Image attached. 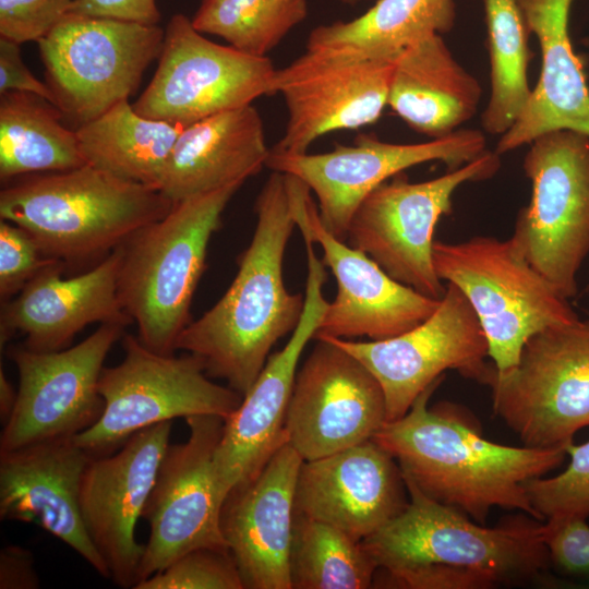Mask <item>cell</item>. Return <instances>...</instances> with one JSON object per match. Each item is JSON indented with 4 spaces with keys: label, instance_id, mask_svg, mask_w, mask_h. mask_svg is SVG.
Segmentation results:
<instances>
[{
    "label": "cell",
    "instance_id": "1",
    "mask_svg": "<svg viewBox=\"0 0 589 589\" xmlns=\"http://www.w3.org/2000/svg\"><path fill=\"white\" fill-rule=\"evenodd\" d=\"M404 480L406 507L362 541L383 576L373 587L490 589L539 580L551 565L542 520L522 513L485 527Z\"/></svg>",
    "mask_w": 589,
    "mask_h": 589
},
{
    "label": "cell",
    "instance_id": "2",
    "mask_svg": "<svg viewBox=\"0 0 589 589\" xmlns=\"http://www.w3.org/2000/svg\"><path fill=\"white\" fill-rule=\"evenodd\" d=\"M443 380L423 390L404 417L386 421L372 440L422 493L479 524H485L494 507L538 519L527 483L560 467L567 456L565 447L494 443L453 406L429 408Z\"/></svg>",
    "mask_w": 589,
    "mask_h": 589
},
{
    "label": "cell",
    "instance_id": "3",
    "mask_svg": "<svg viewBox=\"0 0 589 589\" xmlns=\"http://www.w3.org/2000/svg\"><path fill=\"white\" fill-rule=\"evenodd\" d=\"M256 226L239 255L238 272L223 297L179 335L175 349L204 364L243 396L263 370L271 349L297 327L304 294L287 290L283 262L296 223L285 175L273 171L255 202Z\"/></svg>",
    "mask_w": 589,
    "mask_h": 589
},
{
    "label": "cell",
    "instance_id": "4",
    "mask_svg": "<svg viewBox=\"0 0 589 589\" xmlns=\"http://www.w3.org/2000/svg\"><path fill=\"white\" fill-rule=\"evenodd\" d=\"M173 203L159 190L93 167L31 177L0 192V217L24 229L47 257L105 259Z\"/></svg>",
    "mask_w": 589,
    "mask_h": 589
},
{
    "label": "cell",
    "instance_id": "5",
    "mask_svg": "<svg viewBox=\"0 0 589 589\" xmlns=\"http://www.w3.org/2000/svg\"><path fill=\"white\" fill-rule=\"evenodd\" d=\"M237 182L173 203L171 209L121 244L118 298L149 349L173 353L191 322L190 308L206 268L207 247L220 227Z\"/></svg>",
    "mask_w": 589,
    "mask_h": 589
},
{
    "label": "cell",
    "instance_id": "6",
    "mask_svg": "<svg viewBox=\"0 0 589 589\" xmlns=\"http://www.w3.org/2000/svg\"><path fill=\"white\" fill-rule=\"evenodd\" d=\"M433 264L440 279L457 286L471 304L497 372L512 370L538 332L579 318L568 299L531 266L510 238L435 240Z\"/></svg>",
    "mask_w": 589,
    "mask_h": 589
},
{
    "label": "cell",
    "instance_id": "7",
    "mask_svg": "<svg viewBox=\"0 0 589 589\" xmlns=\"http://www.w3.org/2000/svg\"><path fill=\"white\" fill-rule=\"evenodd\" d=\"M122 347L123 360L100 374V417L73 436L92 456L111 454L134 433L160 422L193 416L226 419L242 400L228 385L212 382L202 360L189 352L158 353L132 334L123 335Z\"/></svg>",
    "mask_w": 589,
    "mask_h": 589
},
{
    "label": "cell",
    "instance_id": "8",
    "mask_svg": "<svg viewBox=\"0 0 589 589\" xmlns=\"http://www.w3.org/2000/svg\"><path fill=\"white\" fill-rule=\"evenodd\" d=\"M522 168L531 197L510 239L525 259L568 300L589 254V135L543 133L529 143Z\"/></svg>",
    "mask_w": 589,
    "mask_h": 589
},
{
    "label": "cell",
    "instance_id": "9",
    "mask_svg": "<svg viewBox=\"0 0 589 589\" xmlns=\"http://www.w3.org/2000/svg\"><path fill=\"white\" fill-rule=\"evenodd\" d=\"M484 384L495 414L525 446L565 447L589 426V318L538 332L512 370L493 364Z\"/></svg>",
    "mask_w": 589,
    "mask_h": 589
},
{
    "label": "cell",
    "instance_id": "10",
    "mask_svg": "<svg viewBox=\"0 0 589 589\" xmlns=\"http://www.w3.org/2000/svg\"><path fill=\"white\" fill-rule=\"evenodd\" d=\"M500 155L485 151L447 173L410 182L402 172L371 191L358 205L347 229L349 245L369 255L395 280L441 300L446 286L433 264L434 232L453 212V196L467 182L492 178Z\"/></svg>",
    "mask_w": 589,
    "mask_h": 589
},
{
    "label": "cell",
    "instance_id": "11",
    "mask_svg": "<svg viewBox=\"0 0 589 589\" xmlns=\"http://www.w3.org/2000/svg\"><path fill=\"white\" fill-rule=\"evenodd\" d=\"M164 38L159 25L69 12L37 41L55 105L81 125L129 100Z\"/></svg>",
    "mask_w": 589,
    "mask_h": 589
},
{
    "label": "cell",
    "instance_id": "12",
    "mask_svg": "<svg viewBox=\"0 0 589 589\" xmlns=\"http://www.w3.org/2000/svg\"><path fill=\"white\" fill-rule=\"evenodd\" d=\"M268 57L207 39L182 13L172 15L153 79L133 105L143 117L188 127L272 95Z\"/></svg>",
    "mask_w": 589,
    "mask_h": 589
},
{
    "label": "cell",
    "instance_id": "13",
    "mask_svg": "<svg viewBox=\"0 0 589 589\" xmlns=\"http://www.w3.org/2000/svg\"><path fill=\"white\" fill-rule=\"evenodd\" d=\"M324 339L347 350L375 376L385 396L387 421L404 417L446 370L484 384L493 366L485 362L489 345L471 304L450 283L436 310L402 334L368 341Z\"/></svg>",
    "mask_w": 589,
    "mask_h": 589
},
{
    "label": "cell",
    "instance_id": "14",
    "mask_svg": "<svg viewBox=\"0 0 589 589\" xmlns=\"http://www.w3.org/2000/svg\"><path fill=\"white\" fill-rule=\"evenodd\" d=\"M124 328L100 324L77 345L57 351L11 347L8 357L16 365L19 387L1 432L0 452L73 437L93 425L104 407L98 392L104 362Z\"/></svg>",
    "mask_w": 589,
    "mask_h": 589
},
{
    "label": "cell",
    "instance_id": "15",
    "mask_svg": "<svg viewBox=\"0 0 589 589\" xmlns=\"http://www.w3.org/2000/svg\"><path fill=\"white\" fill-rule=\"evenodd\" d=\"M284 175L296 227L303 240L321 247L322 261L337 283L315 339H387L416 327L436 310L440 300L395 280L369 255L329 232L309 187Z\"/></svg>",
    "mask_w": 589,
    "mask_h": 589
},
{
    "label": "cell",
    "instance_id": "16",
    "mask_svg": "<svg viewBox=\"0 0 589 589\" xmlns=\"http://www.w3.org/2000/svg\"><path fill=\"white\" fill-rule=\"evenodd\" d=\"M486 151L485 137L472 129L423 143L397 144L361 134L352 145L310 154L271 149L265 166L304 182L317 199L323 226L340 240L347 237L352 214L376 187L407 168L440 160L455 170Z\"/></svg>",
    "mask_w": 589,
    "mask_h": 589
},
{
    "label": "cell",
    "instance_id": "17",
    "mask_svg": "<svg viewBox=\"0 0 589 589\" xmlns=\"http://www.w3.org/2000/svg\"><path fill=\"white\" fill-rule=\"evenodd\" d=\"M224 420L218 416L189 417L188 440L168 445L142 515L148 521L149 537L136 584L190 551L229 550L220 527L225 497L214 472Z\"/></svg>",
    "mask_w": 589,
    "mask_h": 589
},
{
    "label": "cell",
    "instance_id": "18",
    "mask_svg": "<svg viewBox=\"0 0 589 589\" xmlns=\"http://www.w3.org/2000/svg\"><path fill=\"white\" fill-rule=\"evenodd\" d=\"M308 277L304 308L285 347L268 357L239 407L224 420L214 454V472L223 496L254 478L286 442V417L300 357L314 338L327 301L323 294L325 265L305 241Z\"/></svg>",
    "mask_w": 589,
    "mask_h": 589
},
{
    "label": "cell",
    "instance_id": "19",
    "mask_svg": "<svg viewBox=\"0 0 589 589\" xmlns=\"http://www.w3.org/2000/svg\"><path fill=\"white\" fill-rule=\"evenodd\" d=\"M316 340L297 372L285 426L303 460L372 440L387 421L375 376L334 341Z\"/></svg>",
    "mask_w": 589,
    "mask_h": 589
},
{
    "label": "cell",
    "instance_id": "20",
    "mask_svg": "<svg viewBox=\"0 0 589 589\" xmlns=\"http://www.w3.org/2000/svg\"><path fill=\"white\" fill-rule=\"evenodd\" d=\"M396 58H348L306 50L276 69L272 94L281 95L288 120L274 152L305 153L318 137L374 123L387 106Z\"/></svg>",
    "mask_w": 589,
    "mask_h": 589
},
{
    "label": "cell",
    "instance_id": "21",
    "mask_svg": "<svg viewBox=\"0 0 589 589\" xmlns=\"http://www.w3.org/2000/svg\"><path fill=\"white\" fill-rule=\"evenodd\" d=\"M172 421L134 433L116 452L93 456L83 473L80 505L86 531L105 561L109 578L134 588L145 544L135 538L169 445Z\"/></svg>",
    "mask_w": 589,
    "mask_h": 589
},
{
    "label": "cell",
    "instance_id": "22",
    "mask_svg": "<svg viewBox=\"0 0 589 589\" xmlns=\"http://www.w3.org/2000/svg\"><path fill=\"white\" fill-rule=\"evenodd\" d=\"M303 461L287 440L224 502L220 527L244 589H291L294 500Z\"/></svg>",
    "mask_w": 589,
    "mask_h": 589
},
{
    "label": "cell",
    "instance_id": "23",
    "mask_svg": "<svg viewBox=\"0 0 589 589\" xmlns=\"http://www.w3.org/2000/svg\"><path fill=\"white\" fill-rule=\"evenodd\" d=\"M92 457L73 437L0 452V518L43 528L109 578L81 513V483Z\"/></svg>",
    "mask_w": 589,
    "mask_h": 589
},
{
    "label": "cell",
    "instance_id": "24",
    "mask_svg": "<svg viewBox=\"0 0 589 589\" xmlns=\"http://www.w3.org/2000/svg\"><path fill=\"white\" fill-rule=\"evenodd\" d=\"M402 472L373 440L304 460L296 510L363 541L397 516L409 496Z\"/></svg>",
    "mask_w": 589,
    "mask_h": 589
},
{
    "label": "cell",
    "instance_id": "25",
    "mask_svg": "<svg viewBox=\"0 0 589 589\" xmlns=\"http://www.w3.org/2000/svg\"><path fill=\"white\" fill-rule=\"evenodd\" d=\"M121 257L119 245L91 269L73 277H62V262L39 271L14 298L2 303L1 348L21 333L28 349L57 351L68 348L89 324L132 323L118 298Z\"/></svg>",
    "mask_w": 589,
    "mask_h": 589
},
{
    "label": "cell",
    "instance_id": "26",
    "mask_svg": "<svg viewBox=\"0 0 589 589\" xmlns=\"http://www.w3.org/2000/svg\"><path fill=\"white\" fill-rule=\"evenodd\" d=\"M574 0H517L541 50V71L528 106L495 147L500 156L554 130L589 135V87L569 36Z\"/></svg>",
    "mask_w": 589,
    "mask_h": 589
},
{
    "label": "cell",
    "instance_id": "27",
    "mask_svg": "<svg viewBox=\"0 0 589 589\" xmlns=\"http://www.w3.org/2000/svg\"><path fill=\"white\" fill-rule=\"evenodd\" d=\"M271 149L252 106L218 112L184 127L159 191L172 203L244 182L265 166Z\"/></svg>",
    "mask_w": 589,
    "mask_h": 589
},
{
    "label": "cell",
    "instance_id": "28",
    "mask_svg": "<svg viewBox=\"0 0 589 589\" xmlns=\"http://www.w3.org/2000/svg\"><path fill=\"white\" fill-rule=\"evenodd\" d=\"M480 83L453 57L441 34L428 35L395 59L387 106L412 130L444 137L473 117Z\"/></svg>",
    "mask_w": 589,
    "mask_h": 589
},
{
    "label": "cell",
    "instance_id": "29",
    "mask_svg": "<svg viewBox=\"0 0 589 589\" xmlns=\"http://www.w3.org/2000/svg\"><path fill=\"white\" fill-rule=\"evenodd\" d=\"M455 0H377L362 15L313 28L306 50L348 58H396L406 47L449 32Z\"/></svg>",
    "mask_w": 589,
    "mask_h": 589
},
{
    "label": "cell",
    "instance_id": "30",
    "mask_svg": "<svg viewBox=\"0 0 589 589\" xmlns=\"http://www.w3.org/2000/svg\"><path fill=\"white\" fill-rule=\"evenodd\" d=\"M183 128L143 117L123 100L75 131L86 164L159 190Z\"/></svg>",
    "mask_w": 589,
    "mask_h": 589
},
{
    "label": "cell",
    "instance_id": "31",
    "mask_svg": "<svg viewBox=\"0 0 589 589\" xmlns=\"http://www.w3.org/2000/svg\"><path fill=\"white\" fill-rule=\"evenodd\" d=\"M0 179L33 172H58L86 165L75 129L62 111L27 92L0 94Z\"/></svg>",
    "mask_w": 589,
    "mask_h": 589
},
{
    "label": "cell",
    "instance_id": "32",
    "mask_svg": "<svg viewBox=\"0 0 589 589\" xmlns=\"http://www.w3.org/2000/svg\"><path fill=\"white\" fill-rule=\"evenodd\" d=\"M483 5L491 96L482 113V127L501 136L519 119L532 94L527 76L529 31L517 0H483Z\"/></svg>",
    "mask_w": 589,
    "mask_h": 589
},
{
    "label": "cell",
    "instance_id": "33",
    "mask_svg": "<svg viewBox=\"0 0 589 589\" xmlns=\"http://www.w3.org/2000/svg\"><path fill=\"white\" fill-rule=\"evenodd\" d=\"M376 570L362 541L296 510L291 589H366L373 587Z\"/></svg>",
    "mask_w": 589,
    "mask_h": 589
},
{
    "label": "cell",
    "instance_id": "34",
    "mask_svg": "<svg viewBox=\"0 0 589 589\" xmlns=\"http://www.w3.org/2000/svg\"><path fill=\"white\" fill-rule=\"evenodd\" d=\"M308 15L306 0H202L192 17L202 34L251 56L267 57Z\"/></svg>",
    "mask_w": 589,
    "mask_h": 589
},
{
    "label": "cell",
    "instance_id": "35",
    "mask_svg": "<svg viewBox=\"0 0 589 589\" xmlns=\"http://www.w3.org/2000/svg\"><path fill=\"white\" fill-rule=\"evenodd\" d=\"M569 464L564 471L527 483L530 503L542 521L589 517V441L565 446Z\"/></svg>",
    "mask_w": 589,
    "mask_h": 589
},
{
    "label": "cell",
    "instance_id": "36",
    "mask_svg": "<svg viewBox=\"0 0 589 589\" xmlns=\"http://www.w3.org/2000/svg\"><path fill=\"white\" fill-rule=\"evenodd\" d=\"M134 589H244V586L229 550L201 548L141 580Z\"/></svg>",
    "mask_w": 589,
    "mask_h": 589
},
{
    "label": "cell",
    "instance_id": "37",
    "mask_svg": "<svg viewBox=\"0 0 589 589\" xmlns=\"http://www.w3.org/2000/svg\"><path fill=\"white\" fill-rule=\"evenodd\" d=\"M61 262L43 254L35 240L17 225L0 223V297L5 302L46 266Z\"/></svg>",
    "mask_w": 589,
    "mask_h": 589
},
{
    "label": "cell",
    "instance_id": "38",
    "mask_svg": "<svg viewBox=\"0 0 589 589\" xmlns=\"http://www.w3.org/2000/svg\"><path fill=\"white\" fill-rule=\"evenodd\" d=\"M73 0H0V37L38 41L70 12Z\"/></svg>",
    "mask_w": 589,
    "mask_h": 589
},
{
    "label": "cell",
    "instance_id": "39",
    "mask_svg": "<svg viewBox=\"0 0 589 589\" xmlns=\"http://www.w3.org/2000/svg\"><path fill=\"white\" fill-rule=\"evenodd\" d=\"M545 544L551 565L561 573L589 579V525L587 519L546 520Z\"/></svg>",
    "mask_w": 589,
    "mask_h": 589
},
{
    "label": "cell",
    "instance_id": "40",
    "mask_svg": "<svg viewBox=\"0 0 589 589\" xmlns=\"http://www.w3.org/2000/svg\"><path fill=\"white\" fill-rule=\"evenodd\" d=\"M19 43L0 37V94L16 91L36 94L55 105L47 83L34 76L23 61Z\"/></svg>",
    "mask_w": 589,
    "mask_h": 589
},
{
    "label": "cell",
    "instance_id": "41",
    "mask_svg": "<svg viewBox=\"0 0 589 589\" xmlns=\"http://www.w3.org/2000/svg\"><path fill=\"white\" fill-rule=\"evenodd\" d=\"M70 12L143 25H158L161 19L156 0H73Z\"/></svg>",
    "mask_w": 589,
    "mask_h": 589
},
{
    "label": "cell",
    "instance_id": "42",
    "mask_svg": "<svg viewBox=\"0 0 589 589\" xmlns=\"http://www.w3.org/2000/svg\"><path fill=\"white\" fill-rule=\"evenodd\" d=\"M39 587L34 567V557L29 550L9 545L0 552V588L35 589Z\"/></svg>",
    "mask_w": 589,
    "mask_h": 589
},
{
    "label": "cell",
    "instance_id": "43",
    "mask_svg": "<svg viewBox=\"0 0 589 589\" xmlns=\"http://www.w3.org/2000/svg\"><path fill=\"white\" fill-rule=\"evenodd\" d=\"M16 399V392L7 380L3 370L0 371V414L2 421H7L10 417Z\"/></svg>",
    "mask_w": 589,
    "mask_h": 589
},
{
    "label": "cell",
    "instance_id": "44",
    "mask_svg": "<svg viewBox=\"0 0 589 589\" xmlns=\"http://www.w3.org/2000/svg\"><path fill=\"white\" fill-rule=\"evenodd\" d=\"M344 4L348 5H357L360 2L369 1V0H340Z\"/></svg>",
    "mask_w": 589,
    "mask_h": 589
}]
</instances>
